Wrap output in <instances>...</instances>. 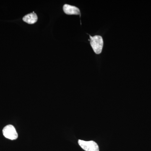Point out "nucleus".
I'll return each mask as SVG.
<instances>
[{
	"label": "nucleus",
	"instance_id": "nucleus-1",
	"mask_svg": "<svg viewBox=\"0 0 151 151\" xmlns=\"http://www.w3.org/2000/svg\"><path fill=\"white\" fill-rule=\"evenodd\" d=\"M90 45L95 53L99 54L102 52L103 46V38L100 35L89 36Z\"/></svg>",
	"mask_w": 151,
	"mask_h": 151
},
{
	"label": "nucleus",
	"instance_id": "nucleus-2",
	"mask_svg": "<svg viewBox=\"0 0 151 151\" xmlns=\"http://www.w3.org/2000/svg\"><path fill=\"white\" fill-rule=\"evenodd\" d=\"M78 144L81 148L85 151H99V147L94 141L78 140Z\"/></svg>",
	"mask_w": 151,
	"mask_h": 151
},
{
	"label": "nucleus",
	"instance_id": "nucleus-3",
	"mask_svg": "<svg viewBox=\"0 0 151 151\" xmlns=\"http://www.w3.org/2000/svg\"><path fill=\"white\" fill-rule=\"evenodd\" d=\"M3 134L5 137L12 140L17 139L18 137L15 128L12 125L6 126L3 129Z\"/></svg>",
	"mask_w": 151,
	"mask_h": 151
},
{
	"label": "nucleus",
	"instance_id": "nucleus-4",
	"mask_svg": "<svg viewBox=\"0 0 151 151\" xmlns=\"http://www.w3.org/2000/svg\"><path fill=\"white\" fill-rule=\"evenodd\" d=\"M63 10L64 13L68 15H79L80 14V10L78 8L70 5H64Z\"/></svg>",
	"mask_w": 151,
	"mask_h": 151
},
{
	"label": "nucleus",
	"instance_id": "nucleus-5",
	"mask_svg": "<svg viewBox=\"0 0 151 151\" xmlns=\"http://www.w3.org/2000/svg\"><path fill=\"white\" fill-rule=\"evenodd\" d=\"M23 20L29 24H33L37 22V15L34 12L28 14L23 18Z\"/></svg>",
	"mask_w": 151,
	"mask_h": 151
}]
</instances>
